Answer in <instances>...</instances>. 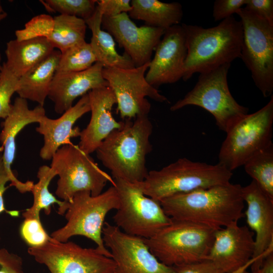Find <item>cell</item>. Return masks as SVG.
<instances>
[{
    "label": "cell",
    "instance_id": "obj_1",
    "mask_svg": "<svg viewBox=\"0 0 273 273\" xmlns=\"http://www.w3.org/2000/svg\"><path fill=\"white\" fill-rule=\"evenodd\" d=\"M242 187L230 183L177 194L160 203L172 220L189 221L216 231L238 223L244 217Z\"/></svg>",
    "mask_w": 273,
    "mask_h": 273
},
{
    "label": "cell",
    "instance_id": "obj_2",
    "mask_svg": "<svg viewBox=\"0 0 273 273\" xmlns=\"http://www.w3.org/2000/svg\"><path fill=\"white\" fill-rule=\"evenodd\" d=\"M121 127L113 131L96 150L97 158L113 178L132 184L147 176V156L152 151L150 136L153 125L148 115L122 120Z\"/></svg>",
    "mask_w": 273,
    "mask_h": 273
},
{
    "label": "cell",
    "instance_id": "obj_3",
    "mask_svg": "<svg viewBox=\"0 0 273 273\" xmlns=\"http://www.w3.org/2000/svg\"><path fill=\"white\" fill-rule=\"evenodd\" d=\"M181 25L187 47L182 78L184 81L195 73L208 72L240 58L243 29L240 20L233 16L210 28Z\"/></svg>",
    "mask_w": 273,
    "mask_h": 273
},
{
    "label": "cell",
    "instance_id": "obj_4",
    "mask_svg": "<svg viewBox=\"0 0 273 273\" xmlns=\"http://www.w3.org/2000/svg\"><path fill=\"white\" fill-rule=\"evenodd\" d=\"M232 172L219 164L179 158L160 170L148 171L135 184L146 196L160 202L169 196L230 183Z\"/></svg>",
    "mask_w": 273,
    "mask_h": 273
},
{
    "label": "cell",
    "instance_id": "obj_5",
    "mask_svg": "<svg viewBox=\"0 0 273 273\" xmlns=\"http://www.w3.org/2000/svg\"><path fill=\"white\" fill-rule=\"evenodd\" d=\"M215 231L197 223L172 220L155 235L144 240L160 262L178 267L207 260Z\"/></svg>",
    "mask_w": 273,
    "mask_h": 273
},
{
    "label": "cell",
    "instance_id": "obj_6",
    "mask_svg": "<svg viewBox=\"0 0 273 273\" xmlns=\"http://www.w3.org/2000/svg\"><path fill=\"white\" fill-rule=\"evenodd\" d=\"M119 205L118 193L113 186L95 196L88 191L77 192L67 202L66 223L53 232L51 237L65 242L74 236H84L93 241L101 253L112 258L104 243L102 230L106 215L111 210L117 209Z\"/></svg>",
    "mask_w": 273,
    "mask_h": 273
},
{
    "label": "cell",
    "instance_id": "obj_7",
    "mask_svg": "<svg viewBox=\"0 0 273 273\" xmlns=\"http://www.w3.org/2000/svg\"><path fill=\"white\" fill-rule=\"evenodd\" d=\"M230 66L231 64H225L200 73L193 89L170 110L175 111L189 105L200 107L211 113L218 127L226 132L249 111L247 107L240 105L230 92L227 79Z\"/></svg>",
    "mask_w": 273,
    "mask_h": 273
},
{
    "label": "cell",
    "instance_id": "obj_8",
    "mask_svg": "<svg viewBox=\"0 0 273 273\" xmlns=\"http://www.w3.org/2000/svg\"><path fill=\"white\" fill-rule=\"evenodd\" d=\"M273 96L260 109L248 114L226 133L218 154V164L231 171L244 165L272 142Z\"/></svg>",
    "mask_w": 273,
    "mask_h": 273
},
{
    "label": "cell",
    "instance_id": "obj_9",
    "mask_svg": "<svg viewBox=\"0 0 273 273\" xmlns=\"http://www.w3.org/2000/svg\"><path fill=\"white\" fill-rule=\"evenodd\" d=\"M51 160L50 167L59 177L55 194L64 201L69 202L81 191L97 196L108 183H113L112 177L98 166L89 154L71 143L61 146Z\"/></svg>",
    "mask_w": 273,
    "mask_h": 273
},
{
    "label": "cell",
    "instance_id": "obj_10",
    "mask_svg": "<svg viewBox=\"0 0 273 273\" xmlns=\"http://www.w3.org/2000/svg\"><path fill=\"white\" fill-rule=\"evenodd\" d=\"M119 207L113 216L115 225L124 233L149 239L170 224L159 202L145 195L135 184L113 178Z\"/></svg>",
    "mask_w": 273,
    "mask_h": 273
},
{
    "label": "cell",
    "instance_id": "obj_11",
    "mask_svg": "<svg viewBox=\"0 0 273 273\" xmlns=\"http://www.w3.org/2000/svg\"><path fill=\"white\" fill-rule=\"evenodd\" d=\"M243 29L240 58L264 97L273 91V26L243 8L237 13Z\"/></svg>",
    "mask_w": 273,
    "mask_h": 273
},
{
    "label": "cell",
    "instance_id": "obj_12",
    "mask_svg": "<svg viewBox=\"0 0 273 273\" xmlns=\"http://www.w3.org/2000/svg\"><path fill=\"white\" fill-rule=\"evenodd\" d=\"M28 253L51 273H115L112 258L96 248H85L72 242L53 239L37 247H29Z\"/></svg>",
    "mask_w": 273,
    "mask_h": 273
},
{
    "label": "cell",
    "instance_id": "obj_13",
    "mask_svg": "<svg viewBox=\"0 0 273 273\" xmlns=\"http://www.w3.org/2000/svg\"><path fill=\"white\" fill-rule=\"evenodd\" d=\"M150 62L130 69H103V77L115 95L117 111L122 120L148 115L151 104L147 97L160 103L167 101V99L146 79L145 73Z\"/></svg>",
    "mask_w": 273,
    "mask_h": 273
},
{
    "label": "cell",
    "instance_id": "obj_14",
    "mask_svg": "<svg viewBox=\"0 0 273 273\" xmlns=\"http://www.w3.org/2000/svg\"><path fill=\"white\" fill-rule=\"evenodd\" d=\"M102 237L114 262L115 273H177L176 267L160 262L142 238L127 234L107 222Z\"/></svg>",
    "mask_w": 273,
    "mask_h": 273
},
{
    "label": "cell",
    "instance_id": "obj_15",
    "mask_svg": "<svg viewBox=\"0 0 273 273\" xmlns=\"http://www.w3.org/2000/svg\"><path fill=\"white\" fill-rule=\"evenodd\" d=\"M101 27L124 50V54L136 67L151 61L153 52L165 30L146 25L138 26L127 13L114 17L103 16Z\"/></svg>",
    "mask_w": 273,
    "mask_h": 273
},
{
    "label": "cell",
    "instance_id": "obj_16",
    "mask_svg": "<svg viewBox=\"0 0 273 273\" xmlns=\"http://www.w3.org/2000/svg\"><path fill=\"white\" fill-rule=\"evenodd\" d=\"M242 195L247 208L244 215L248 228L255 233V247L251 272L261 265L273 248V199L253 180L242 187Z\"/></svg>",
    "mask_w": 273,
    "mask_h": 273
},
{
    "label": "cell",
    "instance_id": "obj_17",
    "mask_svg": "<svg viewBox=\"0 0 273 273\" xmlns=\"http://www.w3.org/2000/svg\"><path fill=\"white\" fill-rule=\"evenodd\" d=\"M254 234L248 226L238 223L216 230L207 260L223 273H242L253 255Z\"/></svg>",
    "mask_w": 273,
    "mask_h": 273
},
{
    "label": "cell",
    "instance_id": "obj_18",
    "mask_svg": "<svg viewBox=\"0 0 273 273\" xmlns=\"http://www.w3.org/2000/svg\"><path fill=\"white\" fill-rule=\"evenodd\" d=\"M145 74L148 82L157 88L182 79L187 54L185 32L181 25L165 30Z\"/></svg>",
    "mask_w": 273,
    "mask_h": 273
},
{
    "label": "cell",
    "instance_id": "obj_19",
    "mask_svg": "<svg viewBox=\"0 0 273 273\" xmlns=\"http://www.w3.org/2000/svg\"><path fill=\"white\" fill-rule=\"evenodd\" d=\"M46 112L43 106L38 105L33 109L28 107L26 100L17 97L12 104L10 113L2 123L0 142L5 168L10 175V186L15 187L21 193L30 192L33 185L32 181L22 182L15 175L12 164L16 153V138L24 127L32 123H38Z\"/></svg>",
    "mask_w": 273,
    "mask_h": 273
},
{
    "label": "cell",
    "instance_id": "obj_20",
    "mask_svg": "<svg viewBox=\"0 0 273 273\" xmlns=\"http://www.w3.org/2000/svg\"><path fill=\"white\" fill-rule=\"evenodd\" d=\"M87 94L91 117L87 126L80 131L78 146L90 154L113 131L121 127L123 121H117L113 116L112 110L117 100L109 86L93 89Z\"/></svg>",
    "mask_w": 273,
    "mask_h": 273
},
{
    "label": "cell",
    "instance_id": "obj_21",
    "mask_svg": "<svg viewBox=\"0 0 273 273\" xmlns=\"http://www.w3.org/2000/svg\"><path fill=\"white\" fill-rule=\"evenodd\" d=\"M103 68L102 64L96 62L82 71L55 73L48 96L54 103L55 112L63 114L73 106L74 101L78 97L93 89L108 86L103 76Z\"/></svg>",
    "mask_w": 273,
    "mask_h": 273
},
{
    "label": "cell",
    "instance_id": "obj_22",
    "mask_svg": "<svg viewBox=\"0 0 273 273\" xmlns=\"http://www.w3.org/2000/svg\"><path fill=\"white\" fill-rule=\"evenodd\" d=\"M90 109L89 97L86 94L59 118L54 119L46 115L41 117L36 128V131L43 135L44 140L40 157L44 160L52 159L61 146L70 143L71 138L79 136L80 129L73 125L78 119L90 112Z\"/></svg>",
    "mask_w": 273,
    "mask_h": 273
},
{
    "label": "cell",
    "instance_id": "obj_23",
    "mask_svg": "<svg viewBox=\"0 0 273 273\" xmlns=\"http://www.w3.org/2000/svg\"><path fill=\"white\" fill-rule=\"evenodd\" d=\"M54 48L45 37L22 41L12 40L7 43V61L3 64L20 78L47 58Z\"/></svg>",
    "mask_w": 273,
    "mask_h": 273
},
{
    "label": "cell",
    "instance_id": "obj_24",
    "mask_svg": "<svg viewBox=\"0 0 273 273\" xmlns=\"http://www.w3.org/2000/svg\"><path fill=\"white\" fill-rule=\"evenodd\" d=\"M61 52L54 50L47 58L19 79L16 93L25 100L43 106L56 73Z\"/></svg>",
    "mask_w": 273,
    "mask_h": 273
},
{
    "label": "cell",
    "instance_id": "obj_25",
    "mask_svg": "<svg viewBox=\"0 0 273 273\" xmlns=\"http://www.w3.org/2000/svg\"><path fill=\"white\" fill-rule=\"evenodd\" d=\"M103 15L96 6L93 15L85 20L86 26L92 32L89 43L97 62L104 68L130 69L135 67L132 62L125 54L120 55L115 48L112 36L101 27Z\"/></svg>",
    "mask_w": 273,
    "mask_h": 273
},
{
    "label": "cell",
    "instance_id": "obj_26",
    "mask_svg": "<svg viewBox=\"0 0 273 273\" xmlns=\"http://www.w3.org/2000/svg\"><path fill=\"white\" fill-rule=\"evenodd\" d=\"M130 18L142 20L145 25L166 30L179 25L183 16L181 5L178 2L164 3L158 0H132Z\"/></svg>",
    "mask_w": 273,
    "mask_h": 273
},
{
    "label": "cell",
    "instance_id": "obj_27",
    "mask_svg": "<svg viewBox=\"0 0 273 273\" xmlns=\"http://www.w3.org/2000/svg\"><path fill=\"white\" fill-rule=\"evenodd\" d=\"M56 175L55 171L51 167L42 165L39 168L37 174L38 182L33 184L31 190L33 196V204L22 213L24 218H40V212L42 210H44L46 214L49 215L52 206L55 203L59 206L58 214H65L67 202L58 200L49 190L50 183Z\"/></svg>",
    "mask_w": 273,
    "mask_h": 273
},
{
    "label": "cell",
    "instance_id": "obj_28",
    "mask_svg": "<svg viewBox=\"0 0 273 273\" xmlns=\"http://www.w3.org/2000/svg\"><path fill=\"white\" fill-rule=\"evenodd\" d=\"M54 19L53 30L47 39L54 49H58L61 53L85 41L87 26L84 20L65 15H59Z\"/></svg>",
    "mask_w": 273,
    "mask_h": 273
},
{
    "label": "cell",
    "instance_id": "obj_29",
    "mask_svg": "<svg viewBox=\"0 0 273 273\" xmlns=\"http://www.w3.org/2000/svg\"><path fill=\"white\" fill-rule=\"evenodd\" d=\"M244 166L246 172L273 199V144L255 154Z\"/></svg>",
    "mask_w": 273,
    "mask_h": 273
},
{
    "label": "cell",
    "instance_id": "obj_30",
    "mask_svg": "<svg viewBox=\"0 0 273 273\" xmlns=\"http://www.w3.org/2000/svg\"><path fill=\"white\" fill-rule=\"evenodd\" d=\"M97 62L89 43H77L61 53L57 73L82 71Z\"/></svg>",
    "mask_w": 273,
    "mask_h": 273
},
{
    "label": "cell",
    "instance_id": "obj_31",
    "mask_svg": "<svg viewBox=\"0 0 273 273\" xmlns=\"http://www.w3.org/2000/svg\"><path fill=\"white\" fill-rule=\"evenodd\" d=\"M48 11L56 12L60 15L75 16L84 21L94 13L96 0H46L40 1Z\"/></svg>",
    "mask_w": 273,
    "mask_h": 273
},
{
    "label": "cell",
    "instance_id": "obj_32",
    "mask_svg": "<svg viewBox=\"0 0 273 273\" xmlns=\"http://www.w3.org/2000/svg\"><path fill=\"white\" fill-rule=\"evenodd\" d=\"M54 19L51 16L40 14L32 18L24 28L15 31L16 40H25L39 37L48 38L52 33Z\"/></svg>",
    "mask_w": 273,
    "mask_h": 273
},
{
    "label": "cell",
    "instance_id": "obj_33",
    "mask_svg": "<svg viewBox=\"0 0 273 273\" xmlns=\"http://www.w3.org/2000/svg\"><path fill=\"white\" fill-rule=\"evenodd\" d=\"M0 73V118L5 119L10 113L12 106L11 99L16 92L19 78L4 64Z\"/></svg>",
    "mask_w": 273,
    "mask_h": 273
},
{
    "label": "cell",
    "instance_id": "obj_34",
    "mask_svg": "<svg viewBox=\"0 0 273 273\" xmlns=\"http://www.w3.org/2000/svg\"><path fill=\"white\" fill-rule=\"evenodd\" d=\"M20 232L22 238L30 247L41 246L51 239L44 229L40 218H24Z\"/></svg>",
    "mask_w": 273,
    "mask_h": 273
},
{
    "label": "cell",
    "instance_id": "obj_35",
    "mask_svg": "<svg viewBox=\"0 0 273 273\" xmlns=\"http://www.w3.org/2000/svg\"><path fill=\"white\" fill-rule=\"evenodd\" d=\"M247 0H216L214 2L212 15L215 21L223 20L233 16L243 8Z\"/></svg>",
    "mask_w": 273,
    "mask_h": 273
},
{
    "label": "cell",
    "instance_id": "obj_36",
    "mask_svg": "<svg viewBox=\"0 0 273 273\" xmlns=\"http://www.w3.org/2000/svg\"><path fill=\"white\" fill-rule=\"evenodd\" d=\"M243 8L273 26L272 0H247Z\"/></svg>",
    "mask_w": 273,
    "mask_h": 273
},
{
    "label": "cell",
    "instance_id": "obj_37",
    "mask_svg": "<svg viewBox=\"0 0 273 273\" xmlns=\"http://www.w3.org/2000/svg\"><path fill=\"white\" fill-rule=\"evenodd\" d=\"M129 0L97 1V6L103 16L114 17L123 13H128L131 9Z\"/></svg>",
    "mask_w": 273,
    "mask_h": 273
},
{
    "label": "cell",
    "instance_id": "obj_38",
    "mask_svg": "<svg viewBox=\"0 0 273 273\" xmlns=\"http://www.w3.org/2000/svg\"><path fill=\"white\" fill-rule=\"evenodd\" d=\"M0 273H23L22 258L6 249L0 248Z\"/></svg>",
    "mask_w": 273,
    "mask_h": 273
},
{
    "label": "cell",
    "instance_id": "obj_39",
    "mask_svg": "<svg viewBox=\"0 0 273 273\" xmlns=\"http://www.w3.org/2000/svg\"><path fill=\"white\" fill-rule=\"evenodd\" d=\"M176 268L177 273H223L208 260Z\"/></svg>",
    "mask_w": 273,
    "mask_h": 273
},
{
    "label": "cell",
    "instance_id": "obj_40",
    "mask_svg": "<svg viewBox=\"0 0 273 273\" xmlns=\"http://www.w3.org/2000/svg\"><path fill=\"white\" fill-rule=\"evenodd\" d=\"M11 181V177L4 166L3 151L0 149V213L6 211L4 206L3 195L7 189L6 187V184Z\"/></svg>",
    "mask_w": 273,
    "mask_h": 273
},
{
    "label": "cell",
    "instance_id": "obj_41",
    "mask_svg": "<svg viewBox=\"0 0 273 273\" xmlns=\"http://www.w3.org/2000/svg\"><path fill=\"white\" fill-rule=\"evenodd\" d=\"M251 273H273V251L269 253L260 266Z\"/></svg>",
    "mask_w": 273,
    "mask_h": 273
},
{
    "label": "cell",
    "instance_id": "obj_42",
    "mask_svg": "<svg viewBox=\"0 0 273 273\" xmlns=\"http://www.w3.org/2000/svg\"><path fill=\"white\" fill-rule=\"evenodd\" d=\"M7 16V13L4 10L3 7L0 5V22L5 19ZM1 55L0 54V72L2 68V65L1 64Z\"/></svg>",
    "mask_w": 273,
    "mask_h": 273
},
{
    "label": "cell",
    "instance_id": "obj_43",
    "mask_svg": "<svg viewBox=\"0 0 273 273\" xmlns=\"http://www.w3.org/2000/svg\"><path fill=\"white\" fill-rule=\"evenodd\" d=\"M242 273H251V272H248L247 270H245V271H243Z\"/></svg>",
    "mask_w": 273,
    "mask_h": 273
},
{
    "label": "cell",
    "instance_id": "obj_44",
    "mask_svg": "<svg viewBox=\"0 0 273 273\" xmlns=\"http://www.w3.org/2000/svg\"><path fill=\"white\" fill-rule=\"evenodd\" d=\"M0 75H1V73H0Z\"/></svg>",
    "mask_w": 273,
    "mask_h": 273
}]
</instances>
